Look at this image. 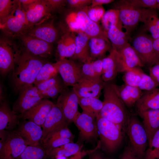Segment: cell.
<instances>
[{
  "label": "cell",
  "instance_id": "obj_5",
  "mask_svg": "<svg viewBox=\"0 0 159 159\" xmlns=\"http://www.w3.org/2000/svg\"><path fill=\"white\" fill-rule=\"evenodd\" d=\"M126 132L133 151L140 159H143L148 140L143 123L136 117L130 116Z\"/></svg>",
  "mask_w": 159,
  "mask_h": 159
},
{
  "label": "cell",
  "instance_id": "obj_54",
  "mask_svg": "<svg viewBox=\"0 0 159 159\" xmlns=\"http://www.w3.org/2000/svg\"><path fill=\"white\" fill-rule=\"evenodd\" d=\"M153 47L157 63L159 62V38L154 39Z\"/></svg>",
  "mask_w": 159,
  "mask_h": 159
},
{
  "label": "cell",
  "instance_id": "obj_50",
  "mask_svg": "<svg viewBox=\"0 0 159 159\" xmlns=\"http://www.w3.org/2000/svg\"><path fill=\"white\" fill-rule=\"evenodd\" d=\"M120 159H140L135 154L130 144L125 148Z\"/></svg>",
  "mask_w": 159,
  "mask_h": 159
},
{
  "label": "cell",
  "instance_id": "obj_33",
  "mask_svg": "<svg viewBox=\"0 0 159 159\" xmlns=\"http://www.w3.org/2000/svg\"><path fill=\"white\" fill-rule=\"evenodd\" d=\"M107 38L113 49L117 50L128 42L129 36L116 26H112L107 33Z\"/></svg>",
  "mask_w": 159,
  "mask_h": 159
},
{
  "label": "cell",
  "instance_id": "obj_37",
  "mask_svg": "<svg viewBox=\"0 0 159 159\" xmlns=\"http://www.w3.org/2000/svg\"><path fill=\"white\" fill-rule=\"evenodd\" d=\"M47 157L43 147L39 145H28L16 159H45Z\"/></svg>",
  "mask_w": 159,
  "mask_h": 159
},
{
  "label": "cell",
  "instance_id": "obj_28",
  "mask_svg": "<svg viewBox=\"0 0 159 159\" xmlns=\"http://www.w3.org/2000/svg\"><path fill=\"white\" fill-rule=\"evenodd\" d=\"M146 131L148 143L159 129V109L149 110L138 114Z\"/></svg>",
  "mask_w": 159,
  "mask_h": 159
},
{
  "label": "cell",
  "instance_id": "obj_31",
  "mask_svg": "<svg viewBox=\"0 0 159 159\" xmlns=\"http://www.w3.org/2000/svg\"><path fill=\"white\" fill-rule=\"evenodd\" d=\"M116 88L120 99L125 105L131 107L135 105L142 94L138 87L124 84L120 86L116 85Z\"/></svg>",
  "mask_w": 159,
  "mask_h": 159
},
{
  "label": "cell",
  "instance_id": "obj_10",
  "mask_svg": "<svg viewBox=\"0 0 159 159\" xmlns=\"http://www.w3.org/2000/svg\"><path fill=\"white\" fill-rule=\"evenodd\" d=\"M119 11V18L125 33L129 36L139 23L141 22L147 9H137L126 4L123 0L116 4L115 8Z\"/></svg>",
  "mask_w": 159,
  "mask_h": 159
},
{
  "label": "cell",
  "instance_id": "obj_44",
  "mask_svg": "<svg viewBox=\"0 0 159 159\" xmlns=\"http://www.w3.org/2000/svg\"><path fill=\"white\" fill-rule=\"evenodd\" d=\"M84 9L89 18L97 23L101 20L105 12L104 9L102 6L93 7L87 6Z\"/></svg>",
  "mask_w": 159,
  "mask_h": 159
},
{
  "label": "cell",
  "instance_id": "obj_57",
  "mask_svg": "<svg viewBox=\"0 0 159 159\" xmlns=\"http://www.w3.org/2000/svg\"><path fill=\"white\" fill-rule=\"evenodd\" d=\"M156 9L159 10V0H156Z\"/></svg>",
  "mask_w": 159,
  "mask_h": 159
},
{
  "label": "cell",
  "instance_id": "obj_19",
  "mask_svg": "<svg viewBox=\"0 0 159 159\" xmlns=\"http://www.w3.org/2000/svg\"><path fill=\"white\" fill-rule=\"evenodd\" d=\"M105 83L102 79L92 80L82 78L72 88L79 97L99 98Z\"/></svg>",
  "mask_w": 159,
  "mask_h": 159
},
{
  "label": "cell",
  "instance_id": "obj_34",
  "mask_svg": "<svg viewBox=\"0 0 159 159\" xmlns=\"http://www.w3.org/2000/svg\"><path fill=\"white\" fill-rule=\"evenodd\" d=\"M79 105L84 111L89 113L97 118L103 107V102L96 97H78Z\"/></svg>",
  "mask_w": 159,
  "mask_h": 159
},
{
  "label": "cell",
  "instance_id": "obj_8",
  "mask_svg": "<svg viewBox=\"0 0 159 159\" xmlns=\"http://www.w3.org/2000/svg\"><path fill=\"white\" fill-rule=\"evenodd\" d=\"M153 41L151 36L140 34L134 38L132 42V46L142 62L150 68L157 63L153 49Z\"/></svg>",
  "mask_w": 159,
  "mask_h": 159
},
{
  "label": "cell",
  "instance_id": "obj_47",
  "mask_svg": "<svg viewBox=\"0 0 159 159\" xmlns=\"http://www.w3.org/2000/svg\"><path fill=\"white\" fill-rule=\"evenodd\" d=\"M60 138L73 140L74 136L67 127H66L51 134L42 143L43 144L44 143L50 138Z\"/></svg>",
  "mask_w": 159,
  "mask_h": 159
},
{
  "label": "cell",
  "instance_id": "obj_52",
  "mask_svg": "<svg viewBox=\"0 0 159 159\" xmlns=\"http://www.w3.org/2000/svg\"><path fill=\"white\" fill-rule=\"evenodd\" d=\"M92 67L95 73L101 77L103 74V65L102 59H98L92 62Z\"/></svg>",
  "mask_w": 159,
  "mask_h": 159
},
{
  "label": "cell",
  "instance_id": "obj_1",
  "mask_svg": "<svg viewBox=\"0 0 159 159\" xmlns=\"http://www.w3.org/2000/svg\"><path fill=\"white\" fill-rule=\"evenodd\" d=\"M46 62V59L34 55L22 48L16 59L12 71L11 81L15 92H19L34 85L40 69Z\"/></svg>",
  "mask_w": 159,
  "mask_h": 159
},
{
  "label": "cell",
  "instance_id": "obj_56",
  "mask_svg": "<svg viewBox=\"0 0 159 159\" xmlns=\"http://www.w3.org/2000/svg\"><path fill=\"white\" fill-rule=\"evenodd\" d=\"M90 159H103L99 153L95 151L92 153L90 157Z\"/></svg>",
  "mask_w": 159,
  "mask_h": 159
},
{
  "label": "cell",
  "instance_id": "obj_53",
  "mask_svg": "<svg viewBox=\"0 0 159 159\" xmlns=\"http://www.w3.org/2000/svg\"><path fill=\"white\" fill-rule=\"evenodd\" d=\"M114 1L113 0H92L91 7L97 6H102L103 4H107Z\"/></svg>",
  "mask_w": 159,
  "mask_h": 159
},
{
  "label": "cell",
  "instance_id": "obj_48",
  "mask_svg": "<svg viewBox=\"0 0 159 159\" xmlns=\"http://www.w3.org/2000/svg\"><path fill=\"white\" fill-rule=\"evenodd\" d=\"M92 0H67V2L70 7L76 10L83 9L91 4Z\"/></svg>",
  "mask_w": 159,
  "mask_h": 159
},
{
  "label": "cell",
  "instance_id": "obj_38",
  "mask_svg": "<svg viewBox=\"0 0 159 159\" xmlns=\"http://www.w3.org/2000/svg\"><path fill=\"white\" fill-rule=\"evenodd\" d=\"M143 159H158L159 158V129L155 133L148 143Z\"/></svg>",
  "mask_w": 159,
  "mask_h": 159
},
{
  "label": "cell",
  "instance_id": "obj_23",
  "mask_svg": "<svg viewBox=\"0 0 159 159\" xmlns=\"http://www.w3.org/2000/svg\"><path fill=\"white\" fill-rule=\"evenodd\" d=\"M84 8L76 10L81 32L85 34L90 38L100 37L110 41L107 33L103 28L98 23L93 21L89 18Z\"/></svg>",
  "mask_w": 159,
  "mask_h": 159
},
{
  "label": "cell",
  "instance_id": "obj_42",
  "mask_svg": "<svg viewBox=\"0 0 159 159\" xmlns=\"http://www.w3.org/2000/svg\"><path fill=\"white\" fill-rule=\"evenodd\" d=\"M73 142V140L60 138H50L43 143L47 155L52 150L60 147L66 144Z\"/></svg>",
  "mask_w": 159,
  "mask_h": 159
},
{
  "label": "cell",
  "instance_id": "obj_11",
  "mask_svg": "<svg viewBox=\"0 0 159 159\" xmlns=\"http://www.w3.org/2000/svg\"><path fill=\"white\" fill-rule=\"evenodd\" d=\"M56 104L61 109L68 122H73L80 112L78 97L72 88L65 87L58 96Z\"/></svg>",
  "mask_w": 159,
  "mask_h": 159
},
{
  "label": "cell",
  "instance_id": "obj_15",
  "mask_svg": "<svg viewBox=\"0 0 159 159\" xmlns=\"http://www.w3.org/2000/svg\"><path fill=\"white\" fill-rule=\"evenodd\" d=\"M25 50L37 57L46 59L52 55V44L42 40L25 34L18 38Z\"/></svg>",
  "mask_w": 159,
  "mask_h": 159
},
{
  "label": "cell",
  "instance_id": "obj_51",
  "mask_svg": "<svg viewBox=\"0 0 159 159\" xmlns=\"http://www.w3.org/2000/svg\"><path fill=\"white\" fill-rule=\"evenodd\" d=\"M150 76L159 86V62H158L149 69Z\"/></svg>",
  "mask_w": 159,
  "mask_h": 159
},
{
  "label": "cell",
  "instance_id": "obj_17",
  "mask_svg": "<svg viewBox=\"0 0 159 159\" xmlns=\"http://www.w3.org/2000/svg\"><path fill=\"white\" fill-rule=\"evenodd\" d=\"M68 124L60 108L54 104L42 127L43 136L41 142L42 143L52 133L67 127Z\"/></svg>",
  "mask_w": 159,
  "mask_h": 159
},
{
  "label": "cell",
  "instance_id": "obj_9",
  "mask_svg": "<svg viewBox=\"0 0 159 159\" xmlns=\"http://www.w3.org/2000/svg\"><path fill=\"white\" fill-rule=\"evenodd\" d=\"M18 98L13 105L12 110L18 115L30 109L44 98L37 87L33 85L19 92Z\"/></svg>",
  "mask_w": 159,
  "mask_h": 159
},
{
  "label": "cell",
  "instance_id": "obj_27",
  "mask_svg": "<svg viewBox=\"0 0 159 159\" xmlns=\"http://www.w3.org/2000/svg\"><path fill=\"white\" fill-rule=\"evenodd\" d=\"M75 37L68 32L63 35L57 43V54L58 59L70 58L74 56L75 49Z\"/></svg>",
  "mask_w": 159,
  "mask_h": 159
},
{
  "label": "cell",
  "instance_id": "obj_22",
  "mask_svg": "<svg viewBox=\"0 0 159 159\" xmlns=\"http://www.w3.org/2000/svg\"><path fill=\"white\" fill-rule=\"evenodd\" d=\"M18 115L10 108L4 97L0 98V137L5 135V129H13L19 125Z\"/></svg>",
  "mask_w": 159,
  "mask_h": 159
},
{
  "label": "cell",
  "instance_id": "obj_40",
  "mask_svg": "<svg viewBox=\"0 0 159 159\" xmlns=\"http://www.w3.org/2000/svg\"><path fill=\"white\" fill-rule=\"evenodd\" d=\"M19 0H0V23L10 15L18 5Z\"/></svg>",
  "mask_w": 159,
  "mask_h": 159
},
{
  "label": "cell",
  "instance_id": "obj_26",
  "mask_svg": "<svg viewBox=\"0 0 159 159\" xmlns=\"http://www.w3.org/2000/svg\"><path fill=\"white\" fill-rule=\"evenodd\" d=\"M135 105L138 114L149 110L159 109V88L142 93Z\"/></svg>",
  "mask_w": 159,
  "mask_h": 159
},
{
  "label": "cell",
  "instance_id": "obj_58",
  "mask_svg": "<svg viewBox=\"0 0 159 159\" xmlns=\"http://www.w3.org/2000/svg\"><path fill=\"white\" fill-rule=\"evenodd\" d=\"M56 159H66V158L65 157H60L56 158Z\"/></svg>",
  "mask_w": 159,
  "mask_h": 159
},
{
  "label": "cell",
  "instance_id": "obj_30",
  "mask_svg": "<svg viewBox=\"0 0 159 159\" xmlns=\"http://www.w3.org/2000/svg\"><path fill=\"white\" fill-rule=\"evenodd\" d=\"M141 22L143 30L150 32L154 39L159 38V17L156 9H147Z\"/></svg>",
  "mask_w": 159,
  "mask_h": 159
},
{
  "label": "cell",
  "instance_id": "obj_4",
  "mask_svg": "<svg viewBox=\"0 0 159 159\" xmlns=\"http://www.w3.org/2000/svg\"><path fill=\"white\" fill-rule=\"evenodd\" d=\"M8 17L0 23V29L5 36L10 39L17 38L29 29L25 12L19 1Z\"/></svg>",
  "mask_w": 159,
  "mask_h": 159
},
{
  "label": "cell",
  "instance_id": "obj_46",
  "mask_svg": "<svg viewBox=\"0 0 159 159\" xmlns=\"http://www.w3.org/2000/svg\"><path fill=\"white\" fill-rule=\"evenodd\" d=\"M92 62L83 63L82 65L81 72L82 78L92 80L101 79V77L98 76L95 72Z\"/></svg>",
  "mask_w": 159,
  "mask_h": 159
},
{
  "label": "cell",
  "instance_id": "obj_24",
  "mask_svg": "<svg viewBox=\"0 0 159 159\" xmlns=\"http://www.w3.org/2000/svg\"><path fill=\"white\" fill-rule=\"evenodd\" d=\"M90 38L81 32L75 37V49L73 57L71 59L85 63L94 61L91 57L89 46Z\"/></svg>",
  "mask_w": 159,
  "mask_h": 159
},
{
  "label": "cell",
  "instance_id": "obj_14",
  "mask_svg": "<svg viewBox=\"0 0 159 159\" xmlns=\"http://www.w3.org/2000/svg\"><path fill=\"white\" fill-rule=\"evenodd\" d=\"M96 119L94 115L84 111L77 116L73 122L80 131L81 140L89 141L97 139L98 130Z\"/></svg>",
  "mask_w": 159,
  "mask_h": 159
},
{
  "label": "cell",
  "instance_id": "obj_13",
  "mask_svg": "<svg viewBox=\"0 0 159 159\" xmlns=\"http://www.w3.org/2000/svg\"><path fill=\"white\" fill-rule=\"evenodd\" d=\"M23 8L25 12L29 29L50 19L52 17V12L45 0H36Z\"/></svg>",
  "mask_w": 159,
  "mask_h": 159
},
{
  "label": "cell",
  "instance_id": "obj_36",
  "mask_svg": "<svg viewBox=\"0 0 159 159\" xmlns=\"http://www.w3.org/2000/svg\"><path fill=\"white\" fill-rule=\"evenodd\" d=\"M58 73L55 63L47 62L40 69L34 85L37 86L39 84L58 75Z\"/></svg>",
  "mask_w": 159,
  "mask_h": 159
},
{
  "label": "cell",
  "instance_id": "obj_32",
  "mask_svg": "<svg viewBox=\"0 0 159 159\" xmlns=\"http://www.w3.org/2000/svg\"><path fill=\"white\" fill-rule=\"evenodd\" d=\"M89 46L91 57L94 60L101 59L112 48L110 41L98 37L90 38Z\"/></svg>",
  "mask_w": 159,
  "mask_h": 159
},
{
  "label": "cell",
  "instance_id": "obj_55",
  "mask_svg": "<svg viewBox=\"0 0 159 159\" xmlns=\"http://www.w3.org/2000/svg\"><path fill=\"white\" fill-rule=\"evenodd\" d=\"M36 0H19L21 4L23 7H24L30 5L34 3Z\"/></svg>",
  "mask_w": 159,
  "mask_h": 159
},
{
  "label": "cell",
  "instance_id": "obj_7",
  "mask_svg": "<svg viewBox=\"0 0 159 159\" xmlns=\"http://www.w3.org/2000/svg\"><path fill=\"white\" fill-rule=\"evenodd\" d=\"M28 145L15 131L7 133L5 138L0 140V159H16Z\"/></svg>",
  "mask_w": 159,
  "mask_h": 159
},
{
  "label": "cell",
  "instance_id": "obj_21",
  "mask_svg": "<svg viewBox=\"0 0 159 159\" xmlns=\"http://www.w3.org/2000/svg\"><path fill=\"white\" fill-rule=\"evenodd\" d=\"M49 20L29 29L24 34L52 44L57 39L58 32L53 24L54 20Z\"/></svg>",
  "mask_w": 159,
  "mask_h": 159
},
{
  "label": "cell",
  "instance_id": "obj_35",
  "mask_svg": "<svg viewBox=\"0 0 159 159\" xmlns=\"http://www.w3.org/2000/svg\"><path fill=\"white\" fill-rule=\"evenodd\" d=\"M101 21L102 28L106 33L113 25L121 30L123 28L119 18V11L116 9H110L105 11Z\"/></svg>",
  "mask_w": 159,
  "mask_h": 159
},
{
  "label": "cell",
  "instance_id": "obj_29",
  "mask_svg": "<svg viewBox=\"0 0 159 159\" xmlns=\"http://www.w3.org/2000/svg\"><path fill=\"white\" fill-rule=\"evenodd\" d=\"M102 60L103 69L101 78L104 82H109L115 78L119 72L116 50L112 48L109 55Z\"/></svg>",
  "mask_w": 159,
  "mask_h": 159
},
{
  "label": "cell",
  "instance_id": "obj_43",
  "mask_svg": "<svg viewBox=\"0 0 159 159\" xmlns=\"http://www.w3.org/2000/svg\"><path fill=\"white\" fill-rule=\"evenodd\" d=\"M127 4L137 9H156V0H123Z\"/></svg>",
  "mask_w": 159,
  "mask_h": 159
},
{
  "label": "cell",
  "instance_id": "obj_6",
  "mask_svg": "<svg viewBox=\"0 0 159 159\" xmlns=\"http://www.w3.org/2000/svg\"><path fill=\"white\" fill-rule=\"evenodd\" d=\"M11 39L5 36L0 39V71L6 74L14 69L16 59L22 50Z\"/></svg>",
  "mask_w": 159,
  "mask_h": 159
},
{
  "label": "cell",
  "instance_id": "obj_3",
  "mask_svg": "<svg viewBox=\"0 0 159 159\" xmlns=\"http://www.w3.org/2000/svg\"><path fill=\"white\" fill-rule=\"evenodd\" d=\"M101 142L109 152L115 151L121 144L124 133L115 123L99 116L96 119Z\"/></svg>",
  "mask_w": 159,
  "mask_h": 159
},
{
  "label": "cell",
  "instance_id": "obj_2",
  "mask_svg": "<svg viewBox=\"0 0 159 159\" xmlns=\"http://www.w3.org/2000/svg\"><path fill=\"white\" fill-rule=\"evenodd\" d=\"M103 90V107L98 116L116 124L124 133L130 116L119 96L116 85L105 82Z\"/></svg>",
  "mask_w": 159,
  "mask_h": 159
},
{
  "label": "cell",
  "instance_id": "obj_59",
  "mask_svg": "<svg viewBox=\"0 0 159 159\" xmlns=\"http://www.w3.org/2000/svg\"><path fill=\"white\" fill-rule=\"evenodd\" d=\"M158 159H159V158H158Z\"/></svg>",
  "mask_w": 159,
  "mask_h": 159
},
{
  "label": "cell",
  "instance_id": "obj_18",
  "mask_svg": "<svg viewBox=\"0 0 159 159\" xmlns=\"http://www.w3.org/2000/svg\"><path fill=\"white\" fill-rule=\"evenodd\" d=\"M54 105L51 101L43 99L30 109L18 115L19 118L32 121L42 127Z\"/></svg>",
  "mask_w": 159,
  "mask_h": 159
},
{
  "label": "cell",
  "instance_id": "obj_45",
  "mask_svg": "<svg viewBox=\"0 0 159 159\" xmlns=\"http://www.w3.org/2000/svg\"><path fill=\"white\" fill-rule=\"evenodd\" d=\"M141 80L138 87L141 90L150 91L158 86L152 78L142 71L140 73Z\"/></svg>",
  "mask_w": 159,
  "mask_h": 159
},
{
  "label": "cell",
  "instance_id": "obj_41",
  "mask_svg": "<svg viewBox=\"0 0 159 159\" xmlns=\"http://www.w3.org/2000/svg\"><path fill=\"white\" fill-rule=\"evenodd\" d=\"M65 21L70 31L78 33L82 32L76 10L68 13L65 18Z\"/></svg>",
  "mask_w": 159,
  "mask_h": 159
},
{
  "label": "cell",
  "instance_id": "obj_49",
  "mask_svg": "<svg viewBox=\"0 0 159 159\" xmlns=\"http://www.w3.org/2000/svg\"><path fill=\"white\" fill-rule=\"evenodd\" d=\"M52 12L62 9L65 5L67 0H45Z\"/></svg>",
  "mask_w": 159,
  "mask_h": 159
},
{
  "label": "cell",
  "instance_id": "obj_25",
  "mask_svg": "<svg viewBox=\"0 0 159 159\" xmlns=\"http://www.w3.org/2000/svg\"><path fill=\"white\" fill-rule=\"evenodd\" d=\"M36 87L44 98H54L57 97L65 87L62 79L58 75L39 84Z\"/></svg>",
  "mask_w": 159,
  "mask_h": 159
},
{
  "label": "cell",
  "instance_id": "obj_20",
  "mask_svg": "<svg viewBox=\"0 0 159 159\" xmlns=\"http://www.w3.org/2000/svg\"><path fill=\"white\" fill-rule=\"evenodd\" d=\"M15 131L26 142L28 145H39L43 136L42 127L35 122L25 120L20 124Z\"/></svg>",
  "mask_w": 159,
  "mask_h": 159
},
{
  "label": "cell",
  "instance_id": "obj_16",
  "mask_svg": "<svg viewBox=\"0 0 159 159\" xmlns=\"http://www.w3.org/2000/svg\"><path fill=\"white\" fill-rule=\"evenodd\" d=\"M116 51L119 72L145 66L132 46L129 43H127Z\"/></svg>",
  "mask_w": 159,
  "mask_h": 159
},
{
  "label": "cell",
  "instance_id": "obj_39",
  "mask_svg": "<svg viewBox=\"0 0 159 159\" xmlns=\"http://www.w3.org/2000/svg\"><path fill=\"white\" fill-rule=\"evenodd\" d=\"M137 67L125 72L122 79L125 84L132 87H138L140 82V73L142 70Z\"/></svg>",
  "mask_w": 159,
  "mask_h": 159
},
{
  "label": "cell",
  "instance_id": "obj_12",
  "mask_svg": "<svg viewBox=\"0 0 159 159\" xmlns=\"http://www.w3.org/2000/svg\"><path fill=\"white\" fill-rule=\"evenodd\" d=\"M55 63L65 87H72L82 79V65L74 60L64 59Z\"/></svg>",
  "mask_w": 159,
  "mask_h": 159
}]
</instances>
